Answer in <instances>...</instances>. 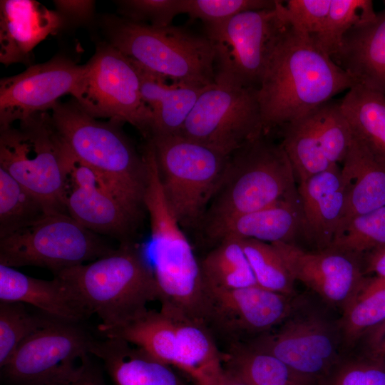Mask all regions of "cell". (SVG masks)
Wrapping results in <instances>:
<instances>
[{
  "instance_id": "27",
  "label": "cell",
  "mask_w": 385,
  "mask_h": 385,
  "mask_svg": "<svg viewBox=\"0 0 385 385\" xmlns=\"http://www.w3.org/2000/svg\"><path fill=\"white\" fill-rule=\"evenodd\" d=\"M227 373L245 385L316 384L294 371L275 356L248 344L236 342L225 357Z\"/></svg>"
},
{
  "instance_id": "34",
  "label": "cell",
  "mask_w": 385,
  "mask_h": 385,
  "mask_svg": "<svg viewBox=\"0 0 385 385\" xmlns=\"http://www.w3.org/2000/svg\"><path fill=\"white\" fill-rule=\"evenodd\" d=\"M385 245V205L355 216L338 228L329 247L357 257Z\"/></svg>"
},
{
  "instance_id": "30",
  "label": "cell",
  "mask_w": 385,
  "mask_h": 385,
  "mask_svg": "<svg viewBox=\"0 0 385 385\" xmlns=\"http://www.w3.org/2000/svg\"><path fill=\"white\" fill-rule=\"evenodd\" d=\"M343 312L340 333L344 343L352 345L385 320V278L367 279Z\"/></svg>"
},
{
  "instance_id": "37",
  "label": "cell",
  "mask_w": 385,
  "mask_h": 385,
  "mask_svg": "<svg viewBox=\"0 0 385 385\" xmlns=\"http://www.w3.org/2000/svg\"><path fill=\"white\" fill-rule=\"evenodd\" d=\"M278 0H184V14L205 26L220 23L248 11L272 9Z\"/></svg>"
},
{
  "instance_id": "35",
  "label": "cell",
  "mask_w": 385,
  "mask_h": 385,
  "mask_svg": "<svg viewBox=\"0 0 385 385\" xmlns=\"http://www.w3.org/2000/svg\"><path fill=\"white\" fill-rule=\"evenodd\" d=\"M56 320L41 312L31 314L22 302L0 301V369L24 340Z\"/></svg>"
},
{
  "instance_id": "18",
  "label": "cell",
  "mask_w": 385,
  "mask_h": 385,
  "mask_svg": "<svg viewBox=\"0 0 385 385\" xmlns=\"http://www.w3.org/2000/svg\"><path fill=\"white\" fill-rule=\"evenodd\" d=\"M63 16L33 0L0 1V61L30 63L34 48L63 25Z\"/></svg>"
},
{
  "instance_id": "5",
  "label": "cell",
  "mask_w": 385,
  "mask_h": 385,
  "mask_svg": "<svg viewBox=\"0 0 385 385\" xmlns=\"http://www.w3.org/2000/svg\"><path fill=\"white\" fill-rule=\"evenodd\" d=\"M295 178L282 145L267 140L264 134L229 156L202 224L207 232L234 217L297 195Z\"/></svg>"
},
{
  "instance_id": "14",
  "label": "cell",
  "mask_w": 385,
  "mask_h": 385,
  "mask_svg": "<svg viewBox=\"0 0 385 385\" xmlns=\"http://www.w3.org/2000/svg\"><path fill=\"white\" fill-rule=\"evenodd\" d=\"M247 344L275 356L317 385H323L342 362L336 329L312 313H294L276 331L254 337Z\"/></svg>"
},
{
  "instance_id": "40",
  "label": "cell",
  "mask_w": 385,
  "mask_h": 385,
  "mask_svg": "<svg viewBox=\"0 0 385 385\" xmlns=\"http://www.w3.org/2000/svg\"><path fill=\"white\" fill-rule=\"evenodd\" d=\"M332 0L282 1L280 10L290 26L299 34L312 37L322 28Z\"/></svg>"
},
{
  "instance_id": "13",
  "label": "cell",
  "mask_w": 385,
  "mask_h": 385,
  "mask_svg": "<svg viewBox=\"0 0 385 385\" xmlns=\"http://www.w3.org/2000/svg\"><path fill=\"white\" fill-rule=\"evenodd\" d=\"M64 145L63 200L67 214L98 235L130 242L141 212Z\"/></svg>"
},
{
  "instance_id": "19",
  "label": "cell",
  "mask_w": 385,
  "mask_h": 385,
  "mask_svg": "<svg viewBox=\"0 0 385 385\" xmlns=\"http://www.w3.org/2000/svg\"><path fill=\"white\" fill-rule=\"evenodd\" d=\"M302 233L319 250L329 248L343 215L345 195L335 165L299 183Z\"/></svg>"
},
{
  "instance_id": "21",
  "label": "cell",
  "mask_w": 385,
  "mask_h": 385,
  "mask_svg": "<svg viewBox=\"0 0 385 385\" xmlns=\"http://www.w3.org/2000/svg\"><path fill=\"white\" fill-rule=\"evenodd\" d=\"M0 301L29 304L44 314L67 322L83 323L92 315L58 277L41 279L1 264Z\"/></svg>"
},
{
  "instance_id": "32",
  "label": "cell",
  "mask_w": 385,
  "mask_h": 385,
  "mask_svg": "<svg viewBox=\"0 0 385 385\" xmlns=\"http://www.w3.org/2000/svg\"><path fill=\"white\" fill-rule=\"evenodd\" d=\"M376 16L371 0H332L322 28L310 39L317 49L331 58L349 30Z\"/></svg>"
},
{
  "instance_id": "1",
  "label": "cell",
  "mask_w": 385,
  "mask_h": 385,
  "mask_svg": "<svg viewBox=\"0 0 385 385\" xmlns=\"http://www.w3.org/2000/svg\"><path fill=\"white\" fill-rule=\"evenodd\" d=\"M356 81L291 26L258 89L265 134L315 110Z\"/></svg>"
},
{
  "instance_id": "28",
  "label": "cell",
  "mask_w": 385,
  "mask_h": 385,
  "mask_svg": "<svg viewBox=\"0 0 385 385\" xmlns=\"http://www.w3.org/2000/svg\"><path fill=\"white\" fill-rule=\"evenodd\" d=\"M316 111L281 125L282 140L299 183L335 165L327 160L316 130Z\"/></svg>"
},
{
  "instance_id": "8",
  "label": "cell",
  "mask_w": 385,
  "mask_h": 385,
  "mask_svg": "<svg viewBox=\"0 0 385 385\" xmlns=\"http://www.w3.org/2000/svg\"><path fill=\"white\" fill-rule=\"evenodd\" d=\"M240 13L205 26L215 51V80L259 89L272 57L290 24L280 10Z\"/></svg>"
},
{
  "instance_id": "25",
  "label": "cell",
  "mask_w": 385,
  "mask_h": 385,
  "mask_svg": "<svg viewBox=\"0 0 385 385\" xmlns=\"http://www.w3.org/2000/svg\"><path fill=\"white\" fill-rule=\"evenodd\" d=\"M91 354L103 361L115 385H186L170 366L122 339H96Z\"/></svg>"
},
{
  "instance_id": "45",
  "label": "cell",
  "mask_w": 385,
  "mask_h": 385,
  "mask_svg": "<svg viewBox=\"0 0 385 385\" xmlns=\"http://www.w3.org/2000/svg\"><path fill=\"white\" fill-rule=\"evenodd\" d=\"M366 335L368 344L374 350L385 341V320L371 329Z\"/></svg>"
},
{
  "instance_id": "6",
  "label": "cell",
  "mask_w": 385,
  "mask_h": 385,
  "mask_svg": "<svg viewBox=\"0 0 385 385\" xmlns=\"http://www.w3.org/2000/svg\"><path fill=\"white\" fill-rule=\"evenodd\" d=\"M147 140L166 200L181 227L201 225L230 155L180 134H155Z\"/></svg>"
},
{
  "instance_id": "17",
  "label": "cell",
  "mask_w": 385,
  "mask_h": 385,
  "mask_svg": "<svg viewBox=\"0 0 385 385\" xmlns=\"http://www.w3.org/2000/svg\"><path fill=\"white\" fill-rule=\"evenodd\" d=\"M293 279L304 283L326 302L343 310L365 284L357 257L328 248L307 251L294 243H271Z\"/></svg>"
},
{
  "instance_id": "44",
  "label": "cell",
  "mask_w": 385,
  "mask_h": 385,
  "mask_svg": "<svg viewBox=\"0 0 385 385\" xmlns=\"http://www.w3.org/2000/svg\"><path fill=\"white\" fill-rule=\"evenodd\" d=\"M63 385H106L100 371L89 360L82 375L71 383Z\"/></svg>"
},
{
  "instance_id": "29",
  "label": "cell",
  "mask_w": 385,
  "mask_h": 385,
  "mask_svg": "<svg viewBox=\"0 0 385 385\" xmlns=\"http://www.w3.org/2000/svg\"><path fill=\"white\" fill-rule=\"evenodd\" d=\"M200 262L205 287L234 289L257 285L240 241L225 238Z\"/></svg>"
},
{
  "instance_id": "2",
  "label": "cell",
  "mask_w": 385,
  "mask_h": 385,
  "mask_svg": "<svg viewBox=\"0 0 385 385\" xmlns=\"http://www.w3.org/2000/svg\"><path fill=\"white\" fill-rule=\"evenodd\" d=\"M54 277L101 319L97 331L125 325L147 311L148 302L159 299L151 265L131 241L120 242L108 254Z\"/></svg>"
},
{
  "instance_id": "16",
  "label": "cell",
  "mask_w": 385,
  "mask_h": 385,
  "mask_svg": "<svg viewBox=\"0 0 385 385\" xmlns=\"http://www.w3.org/2000/svg\"><path fill=\"white\" fill-rule=\"evenodd\" d=\"M207 326L229 337L260 336L280 325L295 311L292 296L258 285L234 289L207 288Z\"/></svg>"
},
{
  "instance_id": "41",
  "label": "cell",
  "mask_w": 385,
  "mask_h": 385,
  "mask_svg": "<svg viewBox=\"0 0 385 385\" xmlns=\"http://www.w3.org/2000/svg\"><path fill=\"white\" fill-rule=\"evenodd\" d=\"M56 11L66 21L85 23L91 19L94 12L93 1H54Z\"/></svg>"
},
{
  "instance_id": "12",
  "label": "cell",
  "mask_w": 385,
  "mask_h": 385,
  "mask_svg": "<svg viewBox=\"0 0 385 385\" xmlns=\"http://www.w3.org/2000/svg\"><path fill=\"white\" fill-rule=\"evenodd\" d=\"M179 134L230 155L265 134L258 90L215 80L201 93Z\"/></svg>"
},
{
  "instance_id": "33",
  "label": "cell",
  "mask_w": 385,
  "mask_h": 385,
  "mask_svg": "<svg viewBox=\"0 0 385 385\" xmlns=\"http://www.w3.org/2000/svg\"><path fill=\"white\" fill-rule=\"evenodd\" d=\"M258 286L282 294L295 295L294 279L282 257L271 244L255 239H239Z\"/></svg>"
},
{
  "instance_id": "39",
  "label": "cell",
  "mask_w": 385,
  "mask_h": 385,
  "mask_svg": "<svg viewBox=\"0 0 385 385\" xmlns=\"http://www.w3.org/2000/svg\"><path fill=\"white\" fill-rule=\"evenodd\" d=\"M323 385H385V357L342 361Z\"/></svg>"
},
{
  "instance_id": "7",
  "label": "cell",
  "mask_w": 385,
  "mask_h": 385,
  "mask_svg": "<svg viewBox=\"0 0 385 385\" xmlns=\"http://www.w3.org/2000/svg\"><path fill=\"white\" fill-rule=\"evenodd\" d=\"M64 148L48 111L0 128V168L49 210L67 213L63 200Z\"/></svg>"
},
{
  "instance_id": "24",
  "label": "cell",
  "mask_w": 385,
  "mask_h": 385,
  "mask_svg": "<svg viewBox=\"0 0 385 385\" xmlns=\"http://www.w3.org/2000/svg\"><path fill=\"white\" fill-rule=\"evenodd\" d=\"M136 66L140 77L141 96L151 115L149 137L179 134L206 86L169 83L167 78Z\"/></svg>"
},
{
  "instance_id": "10",
  "label": "cell",
  "mask_w": 385,
  "mask_h": 385,
  "mask_svg": "<svg viewBox=\"0 0 385 385\" xmlns=\"http://www.w3.org/2000/svg\"><path fill=\"white\" fill-rule=\"evenodd\" d=\"M71 96L93 118L130 123L149 137L151 115L141 96L138 67L107 41L85 63Z\"/></svg>"
},
{
  "instance_id": "26",
  "label": "cell",
  "mask_w": 385,
  "mask_h": 385,
  "mask_svg": "<svg viewBox=\"0 0 385 385\" xmlns=\"http://www.w3.org/2000/svg\"><path fill=\"white\" fill-rule=\"evenodd\" d=\"M340 106L353 133L385 165V96L356 84Z\"/></svg>"
},
{
  "instance_id": "20",
  "label": "cell",
  "mask_w": 385,
  "mask_h": 385,
  "mask_svg": "<svg viewBox=\"0 0 385 385\" xmlns=\"http://www.w3.org/2000/svg\"><path fill=\"white\" fill-rule=\"evenodd\" d=\"M375 19L354 26L344 36L333 61L356 81L385 96V1Z\"/></svg>"
},
{
  "instance_id": "46",
  "label": "cell",
  "mask_w": 385,
  "mask_h": 385,
  "mask_svg": "<svg viewBox=\"0 0 385 385\" xmlns=\"http://www.w3.org/2000/svg\"><path fill=\"white\" fill-rule=\"evenodd\" d=\"M373 354L385 356V341L382 342L376 349L372 350Z\"/></svg>"
},
{
  "instance_id": "31",
  "label": "cell",
  "mask_w": 385,
  "mask_h": 385,
  "mask_svg": "<svg viewBox=\"0 0 385 385\" xmlns=\"http://www.w3.org/2000/svg\"><path fill=\"white\" fill-rule=\"evenodd\" d=\"M51 212L36 196L0 168V237Z\"/></svg>"
},
{
  "instance_id": "11",
  "label": "cell",
  "mask_w": 385,
  "mask_h": 385,
  "mask_svg": "<svg viewBox=\"0 0 385 385\" xmlns=\"http://www.w3.org/2000/svg\"><path fill=\"white\" fill-rule=\"evenodd\" d=\"M96 338L83 323L56 320L24 340L1 376L9 385H63L78 379Z\"/></svg>"
},
{
  "instance_id": "15",
  "label": "cell",
  "mask_w": 385,
  "mask_h": 385,
  "mask_svg": "<svg viewBox=\"0 0 385 385\" xmlns=\"http://www.w3.org/2000/svg\"><path fill=\"white\" fill-rule=\"evenodd\" d=\"M85 64L62 56L29 66L24 72L0 81V128L34 114L48 112L66 94L71 95Z\"/></svg>"
},
{
  "instance_id": "42",
  "label": "cell",
  "mask_w": 385,
  "mask_h": 385,
  "mask_svg": "<svg viewBox=\"0 0 385 385\" xmlns=\"http://www.w3.org/2000/svg\"><path fill=\"white\" fill-rule=\"evenodd\" d=\"M191 378L196 385H245L227 373L222 364L209 367Z\"/></svg>"
},
{
  "instance_id": "36",
  "label": "cell",
  "mask_w": 385,
  "mask_h": 385,
  "mask_svg": "<svg viewBox=\"0 0 385 385\" xmlns=\"http://www.w3.org/2000/svg\"><path fill=\"white\" fill-rule=\"evenodd\" d=\"M316 130L329 163H343L351 142L352 130L342 112L340 101L330 100L317 108Z\"/></svg>"
},
{
  "instance_id": "3",
  "label": "cell",
  "mask_w": 385,
  "mask_h": 385,
  "mask_svg": "<svg viewBox=\"0 0 385 385\" xmlns=\"http://www.w3.org/2000/svg\"><path fill=\"white\" fill-rule=\"evenodd\" d=\"M58 135L73 155L113 185L138 211L144 207L146 162L116 120L101 121L72 99L50 111Z\"/></svg>"
},
{
  "instance_id": "4",
  "label": "cell",
  "mask_w": 385,
  "mask_h": 385,
  "mask_svg": "<svg viewBox=\"0 0 385 385\" xmlns=\"http://www.w3.org/2000/svg\"><path fill=\"white\" fill-rule=\"evenodd\" d=\"M106 41L143 68L173 82L205 87L215 81V51L207 36L170 25L156 28L106 15Z\"/></svg>"
},
{
  "instance_id": "38",
  "label": "cell",
  "mask_w": 385,
  "mask_h": 385,
  "mask_svg": "<svg viewBox=\"0 0 385 385\" xmlns=\"http://www.w3.org/2000/svg\"><path fill=\"white\" fill-rule=\"evenodd\" d=\"M116 3L123 18L156 28L172 25L177 15L184 14V0H123Z\"/></svg>"
},
{
  "instance_id": "43",
  "label": "cell",
  "mask_w": 385,
  "mask_h": 385,
  "mask_svg": "<svg viewBox=\"0 0 385 385\" xmlns=\"http://www.w3.org/2000/svg\"><path fill=\"white\" fill-rule=\"evenodd\" d=\"M366 271L385 278V245L370 252L366 260Z\"/></svg>"
},
{
  "instance_id": "9",
  "label": "cell",
  "mask_w": 385,
  "mask_h": 385,
  "mask_svg": "<svg viewBox=\"0 0 385 385\" xmlns=\"http://www.w3.org/2000/svg\"><path fill=\"white\" fill-rule=\"evenodd\" d=\"M99 235L64 212H51L0 237V264L35 266L56 274L111 252Z\"/></svg>"
},
{
  "instance_id": "47",
  "label": "cell",
  "mask_w": 385,
  "mask_h": 385,
  "mask_svg": "<svg viewBox=\"0 0 385 385\" xmlns=\"http://www.w3.org/2000/svg\"><path fill=\"white\" fill-rule=\"evenodd\" d=\"M385 357V356H384Z\"/></svg>"
},
{
  "instance_id": "22",
  "label": "cell",
  "mask_w": 385,
  "mask_h": 385,
  "mask_svg": "<svg viewBox=\"0 0 385 385\" xmlns=\"http://www.w3.org/2000/svg\"><path fill=\"white\" fill-rule=\"evenodd\" d=\"M303 215L299 194L260 210L242 214L207 231L218 242L225 238L255 239L269 243H293L302 232Z\"/></svg>"
},
{
  "instance_id": "23",
  "label": "cell",
  "mask_w": 385,
  "mask_h": 385,
  "mask_svg": "<svg viewBox=\"0 0 385 385\" xmlns=\"http://www.w3.org/2000/svg\"><path fill=\"white\" fill-rule=\"evenodd\" d=\"M342 163L345 206L338 228L355 216L385 205V165L353 132Z\"/></svg>"
}]
</instances>
